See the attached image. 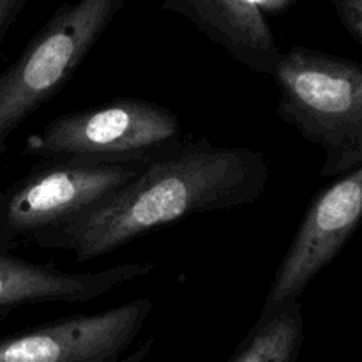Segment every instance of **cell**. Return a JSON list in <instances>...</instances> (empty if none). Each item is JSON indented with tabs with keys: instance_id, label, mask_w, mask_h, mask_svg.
<instances>
[{
	"instance_id": "6da1fadb",
	"label": "cell",
	"mask_w": 362,
	"mask_h": 362,
	"mask_svg": "<svg viewBox=\"0 0 362 362\" xmlns=\"http://www.w3.org/2000/svg\"><path fill=\"white\" fill-rule=\"evenodd\" d=\"M269 180L271 170L262 152L186 138L152 159L119 191L35 233L30 243L69 251L78 264H87L189 216L255 204L264 197Z\"/></svg>"
},
{
	"instance_id": "7a4b0ae2",
	"label": "cell",
	"mask_w": 362,
	"mask_h": 362,
	"mask_svg": "<svg viewBox=\"0 0 362 362\" xmlns=\"http://www.w3.org/2000/svg\"><path fill=\"white\" fill-rule=\"evenodd\" d=\"M278 115L324 152L322 177L362 166V64L306 46L283 52Z\"/></svg>"
},
{
	"instance_id": "3957f363",
	"label": "cell",
	"mask_w": 362,
	"mask_h": 362,
	"mask_svg": "<svg viewBox=\"0 0 362 362\" xmlns=\"http://www.w3.org/2000/svg\"><path fill=\"white\" fill-rule=\"evenodd\" d=\"M126 0H71L60 6L0 74V156L13 134L67 85Z\"/></svg>"
},
{
	"instance_id": "277c9868",
	"label": "cell",
	"mask_w": 362,
	"mask_h": 362,
	"mask_svg": "<svg viewBox=\"0 0 362 362\" xmlns=\"http://www.w3.org/2000/svg\"><path fill=\"white\" fill-rule=\"evenodd\" d=\"M186 133L172 110L136 98H119L62 113L27 138L39 159L134 161L179 147Z\"/></svg>"
},
{
	"instance_id": "5b68a950",
	"label": "cell",
	"mask_w": 362,
	"mask_h": 362,
	"mask_svg": "<svg viewBox=\"0 0 362 362\" xmlns=\"http://www.w3.org/2000/svg\"><path fill=\"white\" fill-rule=\"evenodd\" d=\"M151 161L42 159L23 179L2 191L0 253H9L30 243L35 233L98 205L131 182Z\"/></svg>"
},
{
	"instance_id": "8992f818",
	"label": "cell",
	"mask_w": 362,
	"mask_h": 362,
	"mask_svg": "<svg viewBox=\"0 0 362 362\" xmlns=\"http://www.w3.org/2000/svg\"><path fill=\"white\" fill-rule=\"evenodd\" d=\"M362 221V166L339 177L308 207L265 293L264 311L300 300Z\"/></svg>"
},
{
	"instance_id": "52a82bcc",
	"label": "cell",
	"mask_w": 362,
	"mask_h": 362,
	"mask_svg": "<svg viewBox=\"0 0 362 362\" xmlns=\"http://www.w3.org/2000/svg\"><path fill=\"white\" fill-rule=\"evenodd\" d=\"M152 313L148 297L0 339V362H119Z\"/></svg>"
},
{
	"instance_id": "ba28073f",
	"label": "cell",
	"mask_w": 362,
	"mask_h": 362,
	"mask_svg": "<svg viewBox=\"0 0 362 362\" xmlns=\"http://www.w3.org/2000/svg\"><path fill=\"white\" fill-rule=\"evenodd\" d=\"M154 271V264L140 262L73 274L0 253V310L42 303H87Z\"/></svg>"
},
{
	"instance_id": "9c48e42d",
	"label": "cell",
	"mask_w": 362,
	"mask_h": 362,
	"mask_svg": "<svg viewBox=\"0 0 362 362\" xmlns=\"http://www.w3.org/2000/svg\"><path fill=\"white\" fill-rule=\"evenodd\" d=\"M161 7L187 18L250 71L274 76L283 52L267 18L250 0H163Z\"/></svg>"
},
{
	"instance_id": "30bf717a",
	"label": "cell",
	"mask_w": 362,
	"mask_h": 362,
	"mask_svg": "<svg viewBox=\"0 0 362 362\" xmlns=\"http://www.w3.org/2000/svg\"><path fill=\"white\" fill-rule=\"evenodd\" d=\"M304 341L300 300L274 310H262L260 318L228 362H297Z\"/></svg>"
},
{
	"instance_id": "8fae6325",
	"label": "cell",
	"mask_w": 362,
	"mask_h": 362,
	"mask_svg": "<svg viewBox=\"0 0 362 362\" xmlns=\"http://www.w3.org/2000/svg\"><path fill=\"white\" fill-rule=\"evenodd\" d=\"M343 27L362 45V0H332Z\"/></svg>"
},
{
	"instance_id": "7c38bea8",
	"label": "cell",
	"mask_w": 362,
	"mask_h": 362,
	"mask_svg": "<svg viewBox=\"0 0 362 362\" xmlns=\"http://www.w3.org/2000/svg\"><path fill=\"white\" fill-rule=\"evenodd\" d=\"M28 0H0V45L6 39L7 32L13 28L20 14L27 7Z\"/></svg>"
},
{
	"instance_id": "4fadbf2b",
	"label": "cell",
	"mask_w": 362,
	"mask_h": 362,
	"mask_svg": "<svg viewBox=\"0 0 362 362\" xmlns=\"http://www.w3.org/2000/svg\"><path fill=\"white\" fill-rule=\"evenodd\" d=\"M250 2L253 4L264 16H267V14L285 13V11L290 9L297 0H250Z\"/></svg>"
},
{
	"instance_id": "5bb4252c",
	"label": "cell",
	"mask_w": 362,
	"mask_h": 362,
	"mask_svg": "<svg viewBox=\"0 0 362 362\" xmlns=\"http://www.w3.org/2000/svg\"><path fill=\"white\" fill-rule=\"evenodd\" d=\"M151 346H152V339H147V341H145L144 345H141L140 350H136V352H134L133 356L129 357V359H126L124 362H140L141 359H144L145 356H147L148 350H151ZM119 362H120V361H119Z\"/></svg>"
},
{
	"instance_id": "9a60e30c",
	"label": "cell",
	"mask_w": 362,
	"mask_h": 362,
	"mask_svg": "<svg viewBox=\"0 0 362 362\" xmlns=\"http://www.w3.org/2000/svg\"><path fill=\"white\" fill-rule=\"evenodd\" d=\"M0 198H2V191H0Z\"/></svg>"
}]
</instances>
